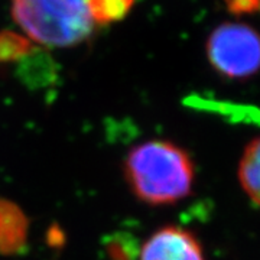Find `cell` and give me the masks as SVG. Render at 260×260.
<instances>
[{
  "instance_id": "cell-1",
  "label": "cell",
  "mask_w": 260,
  "mask_h": 260,
  "mask_svg": "<svg viewBox=\"0 0 260 260\" xmlns=\"http://www.w3.org/2000/svg\"><path fill=\"white\" fill-rule=\"evenodd\" d=\"M124 175L140 201L152 205L174 204L191 194L194 164L175 143L149 140L127 153Z\"/></svg>"
},
{
  "instance_id": "cell-2",
  "label": "cell",
  "mask_w": 260,
  "mask_h": 260,
  "mask_svg": "<svg viewBox=\"0 0 260 260\" xmlns=\"http://www.w3.org/2000/svg\"><path fill=\"white\" fill-rule=\"evenodd\" d=\"M10 13L29 41L49 48L75 47L95 26L88 0H10Z\"/></svg>"
},
{
  "instance_id": "cell-3",
  "label": "cell",
  "mask_w": 260,
  "mask_h": 260,
  "mask_svg": "<svg viewBox=\"0 0 260 260\" xmlns=\"http://www.w3.org/2000/svg\"><path fill=\"white\" fill-rule=\"evenodd\" d=\"M205 51L211 67L229 80H246L259 70V35L243 22L218 25L207 39Z\"/></svg>"
},
{
  "instance_id": "cell-4",
  "label": "cell",
  "mask_w": 260,
  "mask_h": 260,
  "mask_svg": "<svg viewBox=\"0 0 260 260\" xmlns=\"http://www.w3.org/2000/svg\"><path fill=\"white\" fill-rule=\"evenodd\" d=\"M140 260H205L203 247L194 234L177 225L153 233L143 244Z\"/></svg>"
},
{
  "instance_id": "cell-5",
  "label": "cell",
  "mask_w": 260,
  "mask_h": 260,
  "mask_svg": "<svg viewBox=\"0 0 260 260\" xmlns=\"http://www.w3.org/2000/svg\"><path fill=\"white\" fill-rule=\"evenodd\" d=\"M29 220L13 201L0 197V254L22 251L28 242Z\"/></svg>"
},
{
  "instance_id": "cell-6",
  "label": "cell",
  "mask_w": 260,
  "mask_h": 260,
  "mask_svg": "<svg viewBox=\"0 0 260 260\" xmlns=\"http://www.w3.org/2000/svg\"><path fill=\"white\" fill-rule=\"evenodd\" d=\"M185 106L192 109H200L205 112H214L224 116L232 123H253L259 124V110L253 106H243V104H234V103L215 102V100H205L197 95L188 97Z\"/></svg>"
},
{
  "instance_id": "cell-7",
  "label": "cell",
  "mask_w": 260,
  "mask_h": 260,
  "mask_svg": "<svg viewBox=\"0 0 260 260\" xmlns=\"http://www.w3.org/2000/svg\"><path fill=\"white\" fill-rule=\"evenodd\" d=\"M259 153L260 140L254 138L247 143L239 164V182L254 207H259Z\"/></svg>"
},
{
  "instance_id": "cell-8",
  "label": "cell",
  "mask_w": 260,
  "mask_h": 260,
  "mask_svg": "<svg viewBox=\"0 0 260 260\" xmlns=\"http://www.w3.org/2000/svg\"><path fill=\"white\" fill-rule=\"evenodd\" d=\"M136 0H88V10L94 25H110L120 22L133 9Z\"/></svg>"
},
{
  "instance_id": "cell-9",
  "label": "cell",
  "mask_w": 260,
  "mask_h": 260,
  "mask_svg": "<svg viewBox=\"0 0 260 260\" xmlns=\"http://www.w3.org/2000/svg\"><path fill=\"white\" fill-rule=\"evenodd\" d=\"M35 51L32 41L13 30L0 32V64L16 62Z\"/></svg>"
},
{
  "instance_id": "cell-10",
  "label": "cell",
  "mask_w": 260,
  "mask_h": 260,
  "mask_svg": "<svg viewBox=\"0 0 260 260\" xmlns=\"http://www.w3.org/2000/svg\"><path fill=\"white\" fill-rule=\"evenodd\" d=\"M110 260H136L139 254L138 240L127 233H116L106 243Z\"/></svg>"
},
{
  "instance_id": "cell-11",
  "label": "cell",
  "mask_w": 260,
  "mask_h": 260,
  "mask_svg": "<svg viewBox=\"0 0 260 260\" xmlns=\"http://www.w3.org/2000/svg\"><path fill=\"white\" fill-rule=\"evenodd\" d=\"M224 3L227 10L236 16L254 15L260 6V0H224Z\"/></svg>"
}]
</instances>
